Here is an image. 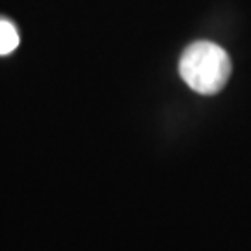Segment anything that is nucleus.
Segmentation results:
<instances>
[{
    "instance_id": "nucleus-1",
    "label": "nucleus",
    "mask_w": 251,
    "mask_h": 251,
    "mask_svg": "<svg viewBox=\"0 0 251 251\" xmlns=\"http://www.w3.org/2000/svg\"><path fill=\"white\" fill-rule=\"evenodd\" d=\"M179 73L194 91L201 95H214L224 90L231 76V60L220 45L198 41L182 52Z\"/></svg>"
},
{
    "instance_id": "nucleus-2",
    "label": "nucleus",
    "mask_w": 251,
    "mask_h": 251,
    "mask_svg": "<svg viewBox=\"0 0 251 251\" xmlns=\"http://www.w3.org/2000/svg\"><path fill=\"white\" fill-rule=\"evenodd\" d=\"M19 45V34L8 21H0V56L13 52Z\"/></svg>"
}]
</instances>
